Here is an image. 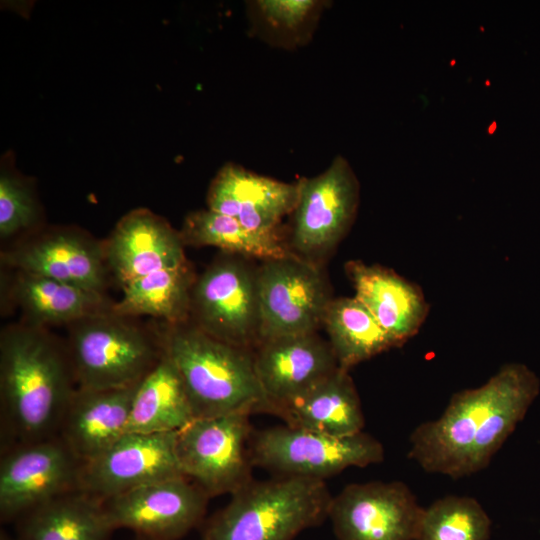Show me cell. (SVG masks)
Returning <instances> with one entry per match:
<instances>
[{"label":"cell","instance_id":"6da1fadb","mask_svg":"<svg viewBox=\"0 0 540 540\" xmlns=\"http://www.w3.org/2000/svg\"><path fill=\"white\" fill-rule=\"evenodd\" d=\"M540 390L526 365L508 363L484 384L452 395L440 417L419 424L408 458L454 480L484 470L525 417Z\"/></svg>","mask_w":540,"mask_h":540},{"label":"cell","instance_id":"7a4b0ae2","mask_svg":"<svg viewBox=\"0 0 540 540\" xmlns=\"http://www.w3.org/2000/svg\"><path fill=\"white\" fill-rule=\"evenodd\" d=\"M76 388L67 347L43 327H6L0 336L1 451L58 436Z\"/></svg>","mask_w":540,"mask_h":540},{"label":"cell","instance_id":"3957f363","mask_svg":"<svg viewBox=\"0 0 540 540\" xmlns=\"http://www.w3.org/2000/svg\"><path fill=\"white\" fill-rule=\"evenodd\" d=\"M159 339L183 381L194 418L272 415L249 350L222 342L197 326L182 324L172 325Z\"/></svg>","mask_w":540,"mask_h":540},{"label":"cell","instance_id":"277c9868","mask_svg":"<svg viewBox=\"0 0 540 540\" xmlns=\"http://www.w3.org/2000/svg\"><path fill=\"white\" fill-rule=\"evenodd\" d=\"M332 498L324 480L253 479L205 519L201 540H293L328 519Z\"/></svg>","mask_w":540,"mask_h":540},{"label":"cell","instance_id":"5b68a950","mask_svg":"<svg viewBox=\"0 0 540 540\" xmlns=\"http://www.w3.org/2000/svg\"><path fill=\"white\" fill-rule=\"evenodd\" d=\"M67 350L83 389H116L139 383L158 363L162 347L112 309L70 324Z\"/></svg>","mask_w":540,"mask_h":540},{"label":"cell","instance_id":"8992f818","mask_svg":"<svg viewBox=\"0 0 540 540\" xmlns=\"http://www.w3.org/2000/svg\"><path fill=\"white\" fill-rule=\"evenodd\" d=\"M249 454L253 467L276 476L324 480L349 467H367L384 460V447L363 432L336 437L279 425L253 432Z\"/></svg>","mask_w":540,"mask_h":540},{"label":"cell","instance_id":"52a82bcc","mask_svg":"<svg viewBox=\"0 0 540 540\" xmlns=\"http://www.w3.org/2000/svg\"><path fill=\"white\" fill-rule=\"evenodd\" d=\"M247 414L194 418L176 432L175 451L182 474L210 498L233 494L254 478Z\"/></svg>","mask_w":540,"mask_h":540},{"label":"cell","instance_id":"ba28073f","mask_svg":"<svg viewBox=\"0 0 540 540\" xmlns=\"http://www.w3.org/2000/svg\"><path fill=\"white\" fill-rule=\"evenodd\" d=\"M258 345L315 333L331 298L319 270L296 254L264 261L256 271Z\"/></svg>","mask_w":540,"mask_h":540},{"label":"cell","instance_id":"9c48e42d","mask_svg":"<svg viewBox=\"0 0 540 540\" xmlns=\"http://www.w3.org/2000/svg\"><path fill=\"white\" fill-rule=\"evenodd\" d=\"M81 464L59 436L1 451V522L17 521L48 501L79 490Z\"/></svg>","mask_w":540,"mask_h":540},{"label":"cell","instance_id":"30bf717a","mask_svg":"<svg viewBox=\"0 0 540 540\" xmlns=\"http://www.w3.org/2000/svg\"><path fill=\"white\" fill-rule=\"evenodd\" d=\"M209 499L192 480L175 476L102 502L114 530L128 529L145 540H179L203 525Z\"/></svg>","mask_w":540,"mask_h":540},{"label":"cell","instance_id":"8fae6325","mask_svg":"<svg viewBox=\"0 0 540 540\" xmlns=\"http://www.w3.org/2000/svg\"><path fill=\"white\" fill-rule=\"evenodd\" d=\"M359 203V182L348 161L337 156L319 175L298 181L291 244L306 258L332 251L349 230Z\"/></svg>","mask_w":540,"mask_h":540},{"label":"cell","instance_id":"7c38bea8","mask_svg":"<svg viewBox=\"0 0 540 540\" xmlns=\"http://www.w3.org/2000/svg\"><path fill=\"white\" fill-rule=\"evenodd\" d=\"M191 311L199 329L248 350L258 343L256 271L235 258L215 261L193 284Z\"/></svg>","mask_w":540,"mask_h":540},{"label":"cell","instance_id":"4fadbf2b","mask_svg":"<svg viewBox=\"0 0 540 540\" xmlns=\"http://www.w3.org/2000/svg\"><path fill=\"white\" fill-rule=\"evenodd\" d=\"M423 507L401 481L346 485L328 519L337 540H415Z\"/></svg>","mask_w":540,"mask_h":540},{"label":"cell","instance_id":"5bb4252c","mask_svg":"<svg viewBox=\"0 0 540 540\" xmlns=\"http://www.w3.org/2000/svg\"><path fill=\"white\" fill-rule=\"evenodd\" d=\"M176 432L126 433L81 464L79 490L104 501L154 481L184 476L175 451Z\"/></svg>","mask_w":540,"mask_h":540},{"label":"cell","instance_id":"9a60e30c","mask_svg":"<svg viewBox=\"0 0 540 540\" xmlns=\"http://www.w3.org/2000/svg\"><path fill=\"white\" fill-rule=\"evenodd\" d=\"M2 262L28 272L103 293L104 244L76 229H55L2 253Z\"/></svg>","mask_w":540,"mask_h":540},{"label":"cell","instance_id":"2e32d148","mask_svg":"<svg viewBox=\"0 0 540 540\" xmlns=\"http://www.w3.org/2000/svg\"><path fill=\"white\" fill-rule=\"evenodd\" d=\"M254 364L274 416L280 407L303 395L339 368L329 342L315 333L259 344Z\"/></svg>","mask_w":540,"mask_h":540},{"label":"cell","instance_id":"e0dca14e","mask_svg":"<svg viewBox=\"0 0 540 540\" xmlns=\"http://www.w3.org/2000/svg\"><path fill=\"white\" fill-rule=\"evenodd\" d=\"M180 232L148 209L126 214L104 244L106 264L122 286L186 264Z\"/></svg>","mask_w":540,"mask_h":540},{"label":"cell","instance_id":"ac0fdd59","mask_svg":"<svg viewBox=\"0 0 540 540\" xmlns=\"http://www.w3.org/2000/svg\"><path fill=\"white\" fill-rule=\"evenodd\" d=\"M298 181L285 183L227 163L216 174L207 194L208 209L236 218L246 228L271 233L292 213Z\"/></svg>","mask_w":540,"mask_h":540},{"label":"cell","instance_id":"d6986e66","mask_svg":"<svg viewBox=\"0 0 540 540\" xmlns=\"http://www.w3.org/2000/svg\"><path fill=\"white\" fill-rule=\"evenodd\" d=\"M138 384L104 390L76 388L58 436L81 463L97 457L127 433Z\"/></svg>","mask_w":540,"mask_h":540},{"label":"cell","instance_id":"ffe728a7","mask_svg":"<svg viewBox=\"0 0 540 540\" xmlns=\"http://www.w3.org/2000/svg\"><path fill=\"white\" fill-rule=\"evenodd\" d=\"M346 272L355 295L381 327L401 346L415 336L425 322L429 305L422 290L393 270L349 261Z\"/></svg>","mask_w":540,"mask_h":540},{"label":"cell","instance_id":"44dd1931","mask_svg":"<svg viewBox=\"0 0 540 540\" xmlns=\"http://www.w3.org/2000/svg\"><path fill=\"white\" fill-rule=\"evenodd\" d=\"M285 425L336 437L363 432L361 401L348 370L338 368L309 391L280 407Z\"/></svg>","mask_w":540,"mask_h":540},{"label":"cell","instance_id":"7402d4cb","mask_svg":"<svg viewBox=\"0 0 540 540\" xmlns=\"http://www.w3.org/2000/svg\"><path fill=\"white\" fill-rule=\"evenodd\" d=\"M19 540H109L103 502L81 490L59 496L17 521Z\"/></svg>","mask_w":540,"mask_h":540},{"label":"cell","instance_id":"603a6c76","mask_svg":"<svg viewBox=\"0 0 540 540\" xmlns=\"http://www.w3.org/2000/svg\"><path fill=\"white\" fill-rule=\"evenodd\" d=\"M12 287L14 301L27 319V324H72L87 316L109 311L100 292L45 276L17 271Z\"/></svg>","mask_w":540,"mask_h":540},{"label":"cell","instance_id":"cb8c5ba5","mask_svg":"<svg viewBox=\"0 0 540 540\" xmlns=\"http://www.w3.org/2000/svg\"><path fill=\"white\" fill-rule=\"evenodd\" d=\"M192 419L194 413L183 381L163 352L136 388L127 433L177 432Z\"/></svg>","mask_w":540,"mask_h":540},{"label":"cell","instance_id":"d4e9b609","mask_svg":"<svg viewBox=\"0 0 540 540\" xmlns=\"http://www.w3.org/2000/svg\"><path fill=\"white\" fill-rule=\"evenodd\" d=\"M322 324L340 368L350 370L384 351L398 347L369 310L355 297L331 299Z\"/></svg>","mask_w":540,"mask_h":540},{"label":"cell","instance_id":"484cf974","mask_svg":"<svg viewBox=\"0 0 540 540\" xmlns=\"http://www.w3.org/2000/svg\"><path fill=\"white\" fill-rule=\"evenodd\" d=\"M193 282L187 264L152 272L123 286L112 311L120 316L149 315L182 324L191 311Z\"/></svg>","mask_w":540,"mask_h":540},{"label":"cell","instance_id":"4316f807","mask_svg":"<svg viewBox=\"0 0 540 540\" xmlns=\"http://www.w3.org/2000/svg\"><path fill=\"white\" fill-rule=\"evenodd\" d=\"M184 244L213 246L223 251L264 261L290 257L275 232L250 230L236 218L210 209L189 213L180 231Z\"/></svg>","mask_w":540,"mask_h":540},{"label":"cell","instance_id":"83f0119b","mask_svg":"<svg viewBox=\"0 0 540 540\" xmlns=\"http://www.w3.org/2000/svg\"><path fill=\"white\" fill-rule=\"evenodd\" d=\"M492 521L473 497L446 495L423 509L415 540H489Z\"/></svg>","mask_w":540,"mask_h":540},{"label":"cell","instance_id":"f1b7e54d","mask_svg":"<svg viewBox=\"0 0 540 540\" xmlns=\"http://www.w3.org/2000/svg\"><path fill=\"white\" fill-rule=\"evenodd\" d=\"M254 26L271 43L295 47L306 42L325 6L318 0H258L251 4Z\"/></svg>","mask_w":540,"mask_h":540},{"label":"cell","instance_id":"f546056e","mask_svg":"<svg viewBox=\"0 0 540 540\" xmlns=\"http://www.w3.org/2000/svg\"><path fill=\"white\" fill-rule=\"evenodd\" d=\"M39 216L38 204L28 181L20 175L1 169L0 236L9 238L32 227Z\"/></svg>","mask_w":540,"mask_h":540},{"label":"cell","instance_id":"4dcf8cb0","mask_svg":"<svg viewBox=\"0 0 540 540\" xmlns=\"http://www.w3.org/2000/svg\"><path fill=\"white\" fill-rule=\"evenodd\" d=\"M0 540H19L17 535L12 536L10 533H8L3 528L0 530Z\"/></svg>","mask_w":540,"mask_h":540},{"label":"cell","instance_id":"1f68e13d","mask_svg":"<svg viewBox=\"0 0 540 540\" xmlns=\"http://www.w3.org/2000/svg\"><path fill=\"white\" fill-rule=\"evenodd\" d=\"M135 540H145L144 538L135 536Z\"/></svg>","mask_w":540,"mask_h":540}]
</instances>
